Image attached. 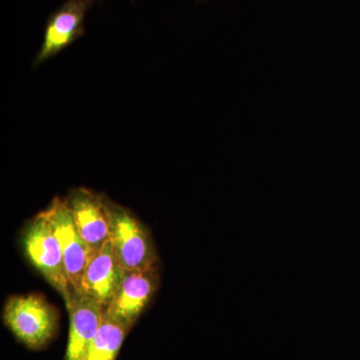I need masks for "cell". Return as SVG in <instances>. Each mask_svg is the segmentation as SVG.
Instances as JSON below:
<instances>
[{"instance_id": "obj_8", "label": "cell", "mask_w": 360, "mask_h": 360, "mask_svg": "<svg viewBox=\"0 0 360 360\" xmlns=\"http://www.w3.org/2000/svg\"><path fill=\"white\" fill-rule=\"evenodd\" d=\"M70 319L65 360H82L103 324L105 307L84 292H75L66 300Z\"/></svg>"}, {"instance_id": "obj_4", "label": "cell", "mask_w": 360, "mask_h": 360, "mask_svg": "<svg viewBox=\"0 0 360 360\" xmlns=\"http://www.w3.org/2000/svg\"><path fill=\"white\" fill-rule=\"evenodd\" d=\"M44 212L51 220L60 243L71 286L73 290L82 292L85 269L94 253L78 232L65 200L54 198Z\"/></svg>"}, {"instance_id": "obj_3", "label": "cell", "mask_w": 360, "mask_h": 360, "mask_svg": "<svg viewBox=\"0 0 360 360\" xmlns=\"http://www.w3.org/2000/svg\"><path fill=\"white\" fill-rule=\"evenodd\" d=\"M110 241L113 252L125 270L158 269L153 238L148 229L127 208L108 200Z\"/></svg>"}, {"instance_id": "obj_5", "label": "cell", "mask_w": 360, "mask_h": 360, "mask_svg": "<svg viewBox=\"0 0 360 360\" xmlns=\"http://www.w3.org/2000/svg\"><path fill=\"white\" fill-rule=\"evenodd\" d=\"M78 232L96 252L110 240V214L108 200L101 194L79 187L65 200Z\"/></svg>"}, {"instance_id": "obj_10", "label": "cell", "mask_w": 360, "mask_h": 360, "mask_svg": "<svg viewBox=\"0 0 360 360\" xmlns=\"http://www.w3.org/2000/svg\"><path fill=\"white\" fill-rule=\"evenodd\" d=\"M130 326L105 314L103 324L82 360H116Z\"/></svg>"}, {"instance_id": "obj_6", "label": "cell", "mask_w": 360, "mask_h": 360, "mask_svg": "<svg viewBox=\"0 0 360 360\" xmlns=\"http://www.w3.org/2000/svg\"><path fill=\"white\" fill-rule=\"evenodd\" d=\"M94 0H68L49 16L45 26L44 44L35 56L37 66L54 58L84 34V21Z\"/></svg>"}, {"instance_id": "obj_2", "label": "cell", "mask_w": 360, "mask_h": 360, "mask_svg": "<svg viewBox=\"0 0 360 360\" xmlns=\"http://www.w3.org/2000/svg\"><path fill=\"white\" fill-rule=\"evenodd\" d=\"M23 250L44 278L63 296L65 302L75 292L66 274L63 250L46 213L42 212L26 226Z\"/></svg>"}, {"instance_id": "obj_1", "label": "cell", "mask_w": 360, "mask_h": 360, "mask_svg": "<svg viewBox=\"0 0 360 360\" xmlns=\"http://www.w3.org/2000/svg\"><path fill=\"white\" fill-rule=\"evenodd\" d=\"M4 321L16 340L30 349H42L58 329V309L37 295H15L7 300Z\"/></svg>"}, {"instance_id": "obj_7", "label": "cell", "mask_w": 360, "mask_h": 360, "mask_svg": "<svg viewBox=\"0 0 360 360\" xmlns=\"http://www.w3.org/2000/svg\"><path fill=\"white\" fill-rule=\"evenodd\" d=\"M158 269H124L122 283L105 314L132 328L158 290Z\"/></svg>"}, {"instance_id": "obj_9", "label": "cell", "mask_w": 360, "mask_h": 360, "mask_svg": "<svg viewBox=\"0 0 360 360\" xmlns=\"http://www.w3.org/2000/svg\"><path fill=\"white\" fill-rule=\"evenodd\" d=\"M123 274L124 269L116 258L108 240L90 257L82 279V292L106 309L115 298Z\"/></svg>"}]
</instances>
